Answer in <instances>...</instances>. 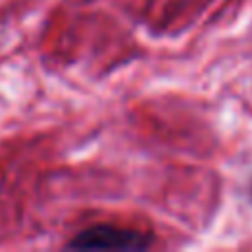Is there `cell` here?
Segmentation results:
<instances>
[{"instance_id":"cell-1","label":"cell","mask_w":252,"mask_h":252,"mask_svg":"<svg viewBox=\"0 0 252 252\" xmlns=\"http://www.w3.org/2000/svg\"><path fill=\"white\" fill-rule=\"evenodd\" d=\"M153 246V237L133 228H120L111 223L84 228L66 244L69 250H148Z\"/></svg>"}]
</instances>
